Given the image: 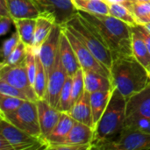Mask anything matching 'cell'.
Listing matches in <instances>:
<instances>
[{
    "mask_svg": "<svg viewBox=\"0 0 150 150\" xmlns=\"http://www.w3.org/2000/svg\"><path fill=\"white\" fill-rule=\"evenodd\" d=\"M97 33L99 40L111 50L112 59L119 55H131L132 28L122 20L111 15L94 14L78 11Z\"/></svg>",
    "mask_w": 150,
    "mask_h": 150,
    "instance_id": "1",
    "label": "cell"
},
{
    "mask_svg": "<svg viewBox=\"0 0 150 150\" xmlns=\"http://www.w3.org/2000/svg\"><path fill=\"white\" fill-rule=\"evenodd\" d=\"M110 71L112 87L118 89L126 99L143 90L150 83L148 69L134 54L113 58Z\"/></svg>",
    "mask_w": 150,
    "mask_h": 150,
    "instance_id": "2",
    "label": "cell"
},
{
    "mask_svg": "<svg viewBox=\"0 0 150 150\" xmlns=\"http://www.w3.org/2000/svg\"><path fill=\"white\" fill-rule=\"evenodd\" d=\"M127 99L113 87L107 107L95 130L91 149H97L102 143L118 138L125 128Z\"/></svg>",
    "mask_w": 150,
    "mask_h": 150,
    "instance_id": "3",
    "label": "cell"
},
{
    "mask_svg": "<svg viewBox=\"0 0 150 150\" xmlns=\"http://www.w3.org/2000/svg\"><path fill=\"white\" fill-rule=\"evenodd\" d=\"M63 26L67 27L107 69H111L112 54L111 50L99 40L88 22L78 13Z\"/></svg>",
    "mask_w": 150,
    "mask_h": 150,
    "instance_id": "4",
    "label": "cell"
},
{
    "mask_svg": "<svg viewBox=\"0 0 150 150\" xmlns=\"http://www.w3.org/2000/svg\"><path fill=\"white\" fill-rule=\"evenodd\" d=\"M0 116L6 119L22 131L33 136L41 138L36 102L25 100L16 111L6 114L1 112Z\"/></svg>",
    "mask_w": 150,
    "mask_h": 150,
    "instance_id": "5",
    "label": "cell"
},
{
    "mask_svg": "<svg viewBox=\"0 0 150 150\" xmlns=\"http://www.w3.org/2000/svg\"><path fill=\"white\" fill-rule=\"evenodd\" d=\"M0 117V134L12 145L14 150L47 149V144L42 138L33 136L15 127L4 117Z\"/></svg>",
    "mask_w": 150,
    "mask_h": 150,
    "instance_id": "6",
    "label": "cell"
},
{
    "mask_svg": "<svg viewBox=\"0 0 150 150\" xmlns=\"http://www.w3.org/2000/svg\"><path fill=\"white\" fill-rule=\"evenodd\" d=\"M40 15L51 18L55 24L63 26L76 14L78 10L72 0H31Z\"/></svg>",
    "mask_w": 150,
    "mask_h": 150,
    "instance_id": "7",
    "label": "cell"
},
{
    "mask_svg": "<svg viewBox=\"0 0 150 150\" xmlns=\"http://www.w3.org/2000/svg\"><path fill=\"white\" fill-rule=\"evenodd\" d=\"M98 150H149L150 149V134L124 128L120 135L97 148Z\"/></svg>",
    "mask_w": 150,
    "mask_h": 150,
    "instance_id": "8",
    "label": "cell"
},
{
    "mask_svg": "<svg viewBox=\"0 0 150 150\" xmlns=\"http://www.w3.org/2000/svg\"><path fill=\"white\" fill-rule=\"evenodd\" d=\"M62 31L66 34L74 52L77 57L81 68L83 70H92L96 71L105 76L111 78V71L105 66H104L94 54L65 26H62Z\"/></svg>",
    "mask_w": 150,
    "mask_h": 150,
    "instance_id": "9",
    "label": "cell"
},
{
    "mask_svg": "<svg viewBox=\"0 0 150 150\" xmlns=\"http://www.w3.org/2000/svg\"><path fill=\"white\" fill-rule=\"evenodd\" d=\"M0 79H3L12 86L23 91L28 97L29 100L36 102L39 99L29 81L25 61L18 64L1 66Z\"/></svg>",
    "mask_w": 150,
    "mask_h": 150,
    "instance_id": "10",
    "label": "cell"
},
{
    "mask_svg": "<svg viewBox=\"0 0 150 150\" xmlns=\"http://www.w3.org/2000/svg\"><path fill=\"white\" fill-rule=\"evenodd\" d=\"M150 119V83L127 99L125 126L140 120Z\"/></svg>",
    "mask_w": 150,
    "mask_h": 150,
    "instance_id": "11",
    "label": "cell"
},
{
    "mask_svg": "<svg viewBox=\"0 0 150 150\" xmlns=\"http://www.w3.org/2000/svg\"><path fill=\"white\" fill-rule=\"evenodd\" d=\"M68 77V74L62 65L60 57V52H58L54 68L47 77V89L44 98L54 108H57L60 99L61 91Z\"/></svg>",
    "mask_w": 150,
    "mask_h": 150,
    "instance_id": "12",
    "label": "cell"
},
{
    "mask_svg": "<svg viewBox=\"0 0 150 150\" xmlns=\"http://www.w3.org/2000/svg\"><path fill=\"white\" fill-rule=\"evenodd\" d=\"M61 34L62 26L57 24H54L49 35L41 44L38 51L39 57L46 70L47 78L48 77L54 68L56 56L59 52Z\"/></svg>",
    "mask_w": 150,
    "mask_h": 150,
    "instance_id": "13",
    "label": "cell"
},
{
    "mask_svg": "<svg viewBox=\"0 0 150 150\" xmlns=\"http://www.w3.org/2000/svg\"><path fill=\"white\" fill-rule=\"evenodd\" d=\"M36 105L38 109L41 138L45 141V139L52 133L57 125L62 112L50 105L45 98H39L36 101Z\"/></svg>",
    "mask_w": 150,
    "mask_h": 150,
    "instance_id": "14",
    "label": "cell"
},
{
    "mask_svg": "<svg viewBox=\"0 0 150 150\" xmlns=\"http://www.w3.org/2000/svg\"><path fill=\"white\" fill-rule=\"evenodd\" d=\"M75 120L69 115L68 112H62L59 121L52 133L45 139L47 144V149L55 145L63 144L69 133L75 124Z\"/></svg>",
    "mask_w": 150,
    "mask_h": 150,
    "instance_id": "15",
    "label": "cell"
},
{
    "mask_svg": "<svg viewBox=\"0 0 150 150\" xmlns=\"http://www.w3.org/2000/svg\"><path fill=\"white\" fill-rule=\"evenodd\" d=\"M68 112L76 121L82 122L93 128L90 92L87 91L85 89L81 97L73 105V106Z\"/></svg>",
    "mask_w": 150,
    "mask_h": 150,
    "instance_id": "16",
    "label": "cell"
},
{
    "mask_svg": "<svg viewBox=\"0 0 150 150\" xmlns=\"http://www.w3.org/2000/svg\"><path fill=\"white\" fill-rule=\"evenodd\" d=\"M59 52H60L61 61L68 76H72L81 68V66L74 52L73 47H71L66 34L62 31V27L61 40H60Z\"/></svg>",
    "mask_w": 150,
    "mask_h": 150,
    "instance_id": "17",
    "label": "cell"
},
{
    "mask_svg": "<svg viewBox=\"0 0 150 150\" xmlns=\"http://www.w3.org/2000/svg\"><path fill=\"white\" fill-rule=\"evenodd\" d=\"M11 17L14 18H37L40 12L31 0H5Z\"/></svg>",
    "mask_w": 150,
    "mask_h": 150,
    "instance_id": "18",
    "label": "cell"
},
{
    "mask_svg": "<svg viewBox=\"0 0 150 150\" xmlns=\"http://www.w3.org/2000/svg\"><path fill=\"white\" fill-rule=\"evenodd\" d=\"M94 136V129L79 121H75L63 144L91 145Z\"/></svg>",
    "mask_w": 150,
    "mask_h": 150,
    "instance_id": "19",
    "label": "cell"
},
{
    "mask_svg": "<svg viewBox=\"0 0 150 150\" xmlns=\"http://www.w3.org/2000/svg\"><path fill=\"white\" fill-rule=\"evenodd\" d=\"M112 90L104 91H96L90 93L91 105V114L93 121V129L95 130L100 118L105 112L107 105L110 101Z\"/></svg>",
    "mask_w": 150,
    "mask_h": 150,
    "instance_id": "20",
    "label": "cell"
},
{
    "mask_svg": "<svg viewBox=\"0 0 150 150\" xmlns=\"http://www.w3.org/2000/svg\"><path fill=\"white\" fill-rule=\"evenodd\" d=\"M84 89L90 93L112 90L111 78L105 76L96 71L83 70Z\"/></svg>",
    "mask_w": 150,
    "mask_h": 150,
    "instance_id": "21",
    "label": "cell"
},
{
    "mask_svg": "<svg viewBox=\"0 0 150 150\" xmlns=\"http://www.w3.org/2000/svg\"><path fill=\"white\" fill-rule=\"evenodd\" d=\"M54 24L55 23L51 18H49L46 16L40 15L36 18L34 39H33V44L32 47L36 52L39 51L40 47L41 46V44L45 41V40L49 35Z\"/></svg>",
    "mask_w": 150,
    "mask_h": 150,
    "instance_id": "22",
    "label": "cell"
},
{
    "mask_svg": "<svg viewBox=\"0 0 150 150\" xmlns=\"http://www.w3.org/2000/svg\"><path fill=\"white\" fill-rule=\"evenodd\" d=\"M13 24L18 33L20 40L26 47H33L36 18H14Z\"/></svg>",
    "mask_w": 150,
    "mask_h": 150,
    "instance_id": "23",
    "label": "cell"
},
{
    "mask_svg": "<svg viewBox=\"0 0 150 150\" xmlns=\"http://www.w3.org/2000/svg\"><path fill=\"white\" fill-rule=\"evenodd\" d=\"M132 28V50L134 56L147 69L150 65V52L139 33Z\"/></svg>",
    "mask_w": 150,
    "mask_h": 150,
    "instance_id": "24",
    "label": "cell"
},
{
    "mask_svg": "<svg viewBox=\"0 0 150 150\" xmlns=\"http://www.w3.org/2000/svg\"><path fill=\"white\" fill-rule=\"evenodd\" d=\"M78 11H84L94 14L109 15V4L104 0H72Z\"/></svg>",
    "mask_w": 150,
    "mask_h": 150,
    "instance_id": "25",
    "label": "cell"
},
{
    "mask_svg": "<svg viewBox=\"0 0 150 150\" xmlns=\"http://www.w3.org/2000/svg\"><path fill=\"white\" fill-rule=\"evenodd\" d=\"M109 9H110L109 15L122 20L131 27L136 26L138 25L133 12L130 11L128 7H127L123 4H119V3L109 4Z\"/></svg>",
    "mask_w": 150,
    "mask_h": 150,
    "instance_id": "26",
    "label": "cell"
},
{
    "mask_svg": "<svg viewBox=\"0 0 150 150\" xmlns=\"http://www.w3.org/2000/svg\"><path fill=\"white\" fill-rule=\"evenodd\" d=\"M36 61H37V72H36V76H35L33 89L35 91V93H36L38 98H44L45 93H46V89H47V78L45 68L39 57L38 53L36 54Z\"/></svg>",
    "mask_w": 150,
    "mask_h": 150,
    "instance_id": "27",
    "label": "cell"
},
{
    "mask_svg": "<svg viewBox=\"0 0 150 150\" xmlns=\"http://www.w3.org/2000/svg\"><path fill=\"white\" fill-rule=\"evenodd\" d=\"M71 91H72V76H68L63 88L61 91L57 109L61 112H69L71 108Z\"/></svg>",
    "mask_w": 150,
    "mask_h": 150,
    "instance_id": "28",
    "label": "cell"
},
{
    "mask_svg": "<svg viewBox=\"0 0 150 150\" xmlns=\"http://www.w3.org/2000/svg\"><path fill=\"white\" fill-rule=\"evenodd\" d=\"M27 47L26 45L20 40L17 45V47L14 48V50L10 54V55L5 58L4 60H2L1 66L4 65H14L18 64L25 61V55H26Z\"/></svg>",
    "mask_w": 150,
    "mask_h": 150,
    "instance_id": "29",
    "label": "cell"
},
{
    "mask_svg": "<svg viewBox=\"0 0 150 150\" xmlns=\"http://www.w3.org/2000/svg\"><path fill=\"white\" fill-rule=\"evenodd\" d=\"M84 91V76L83 70L80 68L72 76V91H71V107L78 100ZM71 109V108H70Z\"/></svg>",
    "mask_w": 150,
    "mask_h": 150,
    "instance_id": "30",
    "label": "cell"
},
{
    "mask_svg": "<svg viewBox=\"0 0 150 150\" xmlns=\"http://www.w3.org/2000/svg\"><path fill=\"white\" fill-rule=\"evenodd\" d=\"M37 53L38 52H36L32 47H27L25 62L27 76H28L29 81L33 87L34 84L35 76H36V72H37V61H36Z\"/></svg>",
    "mask_w": 150,
    "mask_h": 150,
    "instance_id": "31",
    "label": "cell"
},
{
    "mask_svg": "<svg viewBox=\"0 0 150 150\" xmlns=\"http://www.w3.org/2000/svg\"><path fill=\"white\" fill-rule=\"evenodd\" d=\"M24 101H25L24 99H21L18 98L0 94V110H1V112L6 114V113L14 112L24 103Z\"/></svg>",
    "mask_w": 150,
    "mask_h": 150,
    "instance_id": "32",
    "label": "cell"
},
{
    "mask_svg": "<svg viewBox=\"0 0 150 150\" xmlns=\"http://www.w3.org/2000/svg\"><path fill=\"white\" fill-rule=\"evenodd\" d=\"M123 4L130 9V11L134 15L136 20L145 18L150 13V1L134 3V2H131L130 0H127Z\"/></svg>",
    "mask_w": 150,
    "mask_h": 150,
    "instance_id": "33",
    "label": "cell"
},
{
    "mask_svg": "<svg viewBox=\"0 0 150 150\" xmlns=\"http://www.w3.org/2000/svg\"><path fill=\"white\" fill-rule=\"evenodd\" d=\"M0 94L18 98L24 100H29L28 97L23 91L19 90L15 86H12L3 79H0Z\"/></svg>",
    "mask_w": 150,
    "mask_h": 150,
    "instance_id": "34",
    "label": "cell"
},
{
    "mask_svg": "<svg viewBox=\"0 0 150 150\" xmlns=\"http://www.w3.org/2000/svg\"><path fill=\"white\" fill-rule=\"evenodd\" d=\"M19 40H20V37H19L18 33L17 31L15 33H13L7 40H4L3 47H2V58H3V60H4L5 58H7L10 55V54L17 47Z\"/></svg>",
    "mask_w": 150,
    "mask_h": 150,
    "instance_id": "35",
    "label": "cell"
},
{
    "mask_svg": "<svg viewBox=\"0 0 150 150\" xmlns=\"http://www.w3.org/2000/svg\"><path fill=\"white\" fill-rule=\"evenodd\" d=\"M125 128L136 129V130H140V131L150 134V119L140 120L134 121L132 123H129V124L126 125Z\"/></svg>",
    "mask_w": 150,
    "mask_h": 150,
    "instance_id": "36",
    "label": "cell"
},
{
    "mask_svg": "<svg viewBox=\"0 0 150 150\" xmlns=\"http://www.w3.org/2000/svg\"><path fill=\"white\" fill-rule=\"evenodd\" d=\"M48 149L53 150H87L91 149V145H77V144H60L50 147Z\"/></svg>",
    "mask_w": 150,
    "mask_h": 150,
    "instance_id": "37",
    "label": "cell"
},
{
    "mask_svg": "<svg viewBox=\"0 0 150 150\" xmlns=\"http://www.w3.org/2000/svg\"><path fill=\"white\" fill-rule=\"evenodd\" d=\"M12 23L13 18L11 17L0 16V34L2 36L5 35L9 32Z\"/></svg>",
    "mask_w": 150,
    "mask_h": 150,
    "instance_id": "38",
    "label": "cell"
},
{
    "mask_svg": "<svg viewBox=\"0 0 150 150\" xmlns=\"http://www.w3.org/2000/svg\"><path fill=\"white\" fill-rule=\"evenodd\" d=\"M138 33L139 34L142 36V38L143 39V40L145 41L149 50L150 52V31H149L145 25H137L136 26H133Z\"/></svg>",
    "mask_w": 150,
    "mask_h": 150,
    "instance_id": "39",
    "label": "cell"
},
{
    "mask_svg": "<svg viewBox=\"0 0 150 150\" xmlns=\"http://www.w3.org/2000/svg\"><path fill=\"white\" fill-rule=\"evenodd\" d=\"M0 150H14L12 145L1 134H0Z\"/></svg>",
    "mask_w": 150,
    "mask_h": 150,
    "instance_id": "40",
    "label": "cell"
},
{
    "mask_svg": "<svg viewBox=\"0 0 150 150\" xmlns=\"http://www.w3.org/2000/svg\"><path fill=\"white\" fill-rule=\"evenodd\" d=\"M0 16H7V17H11L9 11H8V7H7V4L5 0H0Z\"/></svg>",
    "mask_w": 150,
    "mask_h": 150,
    "instance_id": "41",
    "label": "cell"
},
{
    "mask_svg": "<svg viewBox=\"0 0 150 150\" xmlns=\"http://www.w3.org/2000/svg\"><path fill=\"white\" fill-rule=\"evenodd\" d=\"M136 22H137V24H138V25H146V24L149 23L150 22V13L149 14V15H148V16H146L145 18H142L137 19V20H136Z\"/></svg>",
    "mask_w": 150,
    "mask_h": 150,
    "instance_id": "42",
    "label": "cell"
},
{
    "mask_svg": "<svg viewBox=\"0 0 150 150\" xmlns=\"http://www.w3.org/2000/svg\"><path fill=\"white\" fill-rule=\"evenodd\" d=\"M105 2H106L108 4H116V3H119V4H124L125 2H127V0H104Z\"/></svg>",
    "mask_w": 150,
    "mask_h": 150,
    "instance_id": "43",
    "label": "cell"
},
{
    "mask_svg": "<svg viewBox=\"0 0 150 150\" xmlns=\"http://www.w3.org/2000/svg\"><path fill=\"white\" fill-rule=\"evenodd\" d=\"M131 2H134V3H142V2H147L150 0H130Z\"/></svg>",
    "mask_w": 150,
    "mask_h": 150,
    "instance_id": "44",
    "label": "cell"
},
{
    "mask_svg": "<svg viewBox=\"0 0 150 150\" xmlns=\"http://www.w3.org/2000/svg\"><path fill=\"white\" fill-rule=\"evenodd\" d=\"M145 25V27H146L149 31H150V22L149 23H148V24H146V25Z\"/></svg>",
    "mask_w": 150,
    "mask_h": 150,
    "instance_id": "45",
    "label": "cell"
},
{
    "mask_svg": "<svg viewBox=\"0 0 150 150\" xmlns=\"http://www.w3.org/2000/svg\"><path fill=\"white\" fill-rule=\"evenodd\" d=\"M147 69H148V72H149V77H150V65L147 68Z\"/></svg>",
    "mask_w": 150,
    "mask_h": 150,
    "instance_id": "46",
    "label": "cell"
}]
</instances>
